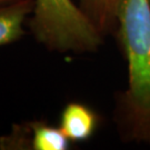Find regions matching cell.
I'll list each match as a JSON object with an SVG mask.
<instances>
[{
	"instance_id": "obj_1",
	"label": "cell",
	"mask_w": 150,
	"mask_h": 150,
	"mask_svg": "<svg viewBox=\"0 0 150 150\" xmlns=\"http://www.w3.org/2000/svg\"><path fill=\"white\" fill-rule=\"evenodd\" d=\"M117 30L128 67L123 126L132 140L150 144V0H120Z\"/></svg>"
},
{
	"instance_id": "obj_2",
	"label": "cell",
	"mask_w": 150,
	"mask_h": 150,
	"mask_svg": "<svg viewBox=\"0 0 150 150\" xmlns=\"http://www.w3.org/2000/svg\"><path fill=\"white\" fill-rule=\"evenodd\" d=\"M28 27L45 48L60 54H92L103 35L72 0H35Z\"/></svg>"
},
{
	"instance_id": "obj_3",
	"label": "cell",
	"mask_w": 150,
	"mask_h": 150,
	"mask_svg": "<svg viewBox=\"0 0 150 150\" xmlns=\"http://www.w3.org/2000/svg\"><path fill=\"white\" fill-rule=\"evenodd\" d=\"M99 125L98 113L80 102H69L60 115L59 127L71 142L90 138Z\"/></svg>"
},
{
	"instance_id": "obj_4",
	"label": "cell",
	"mask_w": 150,
	"mask_h": 150,
	"mask_svg": "<svg viewBox=\"0 0 150 150\" xmlns=\"http://www.w3.org/2000/svg\"><path fill=\"white\" fill-rule=\"evenodd\" d=\"M35 0H20L0 7V47L20 40L25 36L23 25L33 11Z\"/></svg>"
},
{
	"instance_id": "obj_5",
	"label": "cell",
	"mask_w": 150,
	"mask_h": 150,
	"mask_svg": "<svg viewBox=\"0 0 150 150\" xmlns=\"http://www.w3.org/2000/svg\"><path fill=\"white\" fill-rule=\"evenodd\" d=\"M120 0H79V7L102 35L117 28Z\"/></svg>"
},
{
	"instance_id": "obj_6",
	"label": "cell",
	"mask_w": 150,
	"mask_h": 150,
	"mask_svg": "<svg viewBox=\"0 0 150 150\" xmlns=\"http://www.w3.org/2000/svg\"><path fill=\"white\" fill-rule=\"evenodd\" d=\"M32 150H67L70 141L60 127L45 121H31Z\"/></svg>"
},
{
	"instance_id": "obj_7",
	"label": "cell",
	"mask_w": 150,
	"mask_h": 150,
	"mask_svg": "<svg viewBox=\"0 0 150 150\" xmlns=\"http://www.w3.org/2000/svg\"><path fill=\"white\" fill-rule=\"evenodd\" d=\"M0 149L32 150V128L30 122L15 125L11 132L0 137Z\"/></svg>"
},
{
	"instance_id": "obj_8",
	"label": "cell",
	"mask_w": 150,
	"mask_h": 150,
	"mask_svg": "<svg viewBox=\"0 0 150 150\" xmlns=\"http://www.w3.org/2000/svg\"><path fill=\"white\" fill-rule=\"evenodd\" d=\"M20 0H0V7L1 6H7V5H11V4H15V2H18Z\"/></svg>"
}]
</instances>
